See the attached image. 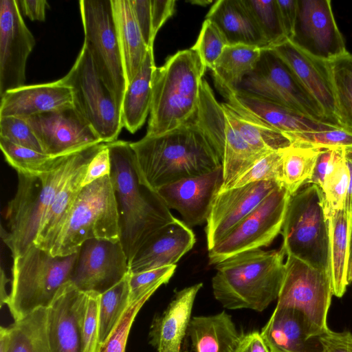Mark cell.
I'll return each instance as SVG.
<instances>
[{
	"label": "cell",
	"instance_id": "obj_19",
	"mask_svg": "<svg viewBox=\"0 0 352 352\" xmlns=\"http://www.w3.org/2000/svg\"><path fill=\"white\" fill-rule=\"evenodd\" d=\"M280 186L282 184L275 181H262L219 191L213 200L206 221L208 250L213 248Z\"/></svg>",
	"mask_w": 352,
	"mask_h": 352
},
{
	"label": "cell",
	"instance_id": "obj_11",
	"mask_svg": "<svg viewBox=\"0 0 352 352\" xmlns=\"http://www.w3.org/2000/svg\"><path fill=\"white\" fill-rule=\"evenodd\" d=\"M193 119L221 160L223 184L219 191L230 188L237 179L266 154L253 149L238 134L205 79L202 80L199 106Z\"/></svg>",
	"mask_w": 352,
	"mask_h": 352
},
{
	"label": "cell",
	"instance_id": "obj_20",
	"mask_svg": "<svg viewBox=\"0 0 352 352\" xmlns=\"http://www.w3.org/2000/svg\"><path fill=\"white\" fill-rule=\"evenodd\" d=\"M88 296V292L68 281L47 307V334L52 352H81Z\"/></svg>",
	"mask_w": 352,
	"mask_h": 352
},
{
	"label": "cell",
	"instance_id": "obj_47",
	"mask_svg": "<svg viewBox=\"0 0 352 352\" xmlns=\"http://www.w3.org/2000/svg\"><path fill=\"white\" fill-rule=\"evenodd\" d=\"M283 151H271L262 156L235 181L230 188L262 181H275L281 184Z\"/></svg>",
	"mask_w": 352,
	"mask_h": 352
},
{
	"label": "cell",
	"instance_id": "obj_44",
	"mask_svg": "<svg viewBox=\"0 0 352 352\" xmlns=\"http://www.w3.org/2000/svg\"><path fill=\"white\" fill-rule=\"evenodd\" d=\"M288 138L292 144L314 148H352V131L344 128L296 133L289 135Z\"/></svg>",
	"mask_w": 352,
	"mask_h": 352
},
{
	"label": "cell",
	"instance_id": "obj_9",
	"mask_svg": "<svg viewBox=\"0 0 352 352\" xmlns=\"http://www.w3.org/2000/svg\"><path fill=\"white\" fill-rule=\"evenodd\" d=\"M79 5L85 33L83 45L121 111L127 82L111 0H81Z\"/></svg>",
	"mask_w": 352,
	"mask_h": 352
},
{
	"label": "cell",
	"instance_id": "obj_24",
	"mask_svg": "<svg viewBox=\"0 0 352 352\" xmlns=\"http://www.w3.org/2000/svg\"><path fill=\"white\" fill-rule=\"evenodd\" d=\"M195 241L191 228L175 218L157 230L141 248L129 264V272L176 265L192 248Z\"/></svg>",
	"mask_w": 352,
	"mask_h": 352
},
{
	"label": "cell",
	"instance_id": "obj_23",
	"mask_svg": "<svg viewBox=\"0 0 352 352\" xmlns=\"http://www.w3.org/2000/svg\"><path fill=\"white\" fill-rule=\"evenodd\" d=\"M261 335L270 352H322L319 335L299 310L278 307Z\"/></svg>",
	"mask_w": 352,
	"mask_h": 352
},
{
	"label": "cell",
	"instance_id": "obj_36",
	"mask_svg": "<svg viewBox=\"0 0 352 352\" xmlns=\"http://www.w3.org/2000/svg\"><path fill=\"white\" fill-rule=\"evenodd\" d=\"M221 105L232 127L257 152L265 154L282 151L292 145L290 139L280 131L226 102H221Z\"/></svg>",
	"mask_w": 352,
	"mask_h": 352
},
{
	"label": "cell",
	"instance_id": "obj_55",
	"mask_svg": "<svg viewBox=\"0 0 352 352\" xmlns=\"http://www.w3.org/2000/svg\"><path fill=\"white\" fill-rule=\"evenodd\" d=\"M236 352H270L261 333L254 331L243 335Z\"/></svg>",
	"mask_w": 352,
	"mask_h": 352
},
{
	"label": "cell",
	"instance_id": "obj_6",
	"mask_svg": "<svg viewBox=\"0 0 352 352\" xmlns=\"http://www.w3.org/2000/svg\"><path fill=\"white\" fill-rule=\"evenodd\" d=\"M90 239L120 241L118 202L111 175L82 188L48 252L65 257Z\"/></svg>",
	"mask_w": 352,
	"mask_h": 352
},
{
	"label": "cell",
	"instance_id": "obj_33",
	"mask_svg": "<svg viewBox=\"0 0 352 352\" xmlns=\"http://www.w3.org/2000/svg\"><path fill=\"white\" fill-rule=\"evenodd\" d=\"M47 308H38L9 327H1L0 352H52L46 327Z\"/></svg>",
	"mask_w": 352,
	"mask_h": 352
},
{
	"label": "cell",
	"instance_id": "obj_61",
	"mask_svg": "<svg viewBox=\"0 0 352 352\" xmlns=\"http://www.w3.org/2000/svg\"><path fill=\"white\" fill-rule=\"evenodd\" d=\"M345 155L346 160L352 163V148L346 149Z\"/></svg>",
	"mask_w": 352,
	"mask_h": 352
},
{
	"label": "cell",
	"instance_id": "obj_8",
	"mask_svg": "<svg viewBox=\"0 0 352 352\" xmlns=\"http://www.w3.org/2000/svg\"><path fill=\"white\" fill-rule=\"evenodd\" d=\"M282 235L286 255L330 274L329 220L320 186L306 184L291 195Z\"/></svg>",
	"mask_w": 352,
	"mask_h": 352
},
{
	"label": "cell",
	"instance_id": "obj_49",
	"mask_svg": "<svg viewBox=\"0 0 352 352\" xmlns=\"http://www.w3.org/2000/svg\"><path fill=\"white\" fill-rule=\"evenodd\" d=\"M0 138L14 144L43 153L37 137L25 118L0 117Z\"/></svg>",
	"mask_w": 352,
	"mask_h": 352
},
{
	"label": "cell",
	"instance_id": "obj_2",
	"mask_svg": "<svg viewBox=\"0 0 352 352\" xmlns=\"http://www.w3.org/2000/svg\"><path fill=\"white\" fill-rule=\"evenodd\" d=\"M106 144L118 202L120 243L129 265L145 243L175 217L159 194L140 182L131 142L116 140Z\"/></svg>",
	"mask_w": 352,
	"mask_h": 352
},
{
	"label": "cell",
	"instance_id": "obj_60",
	"mask_svg": "<svg viewBox=\"0 0 352 352\" xmlns=\"http://www.w3.org/2000/svg\"><path fill=\"white\" fill-rule=\"evenodd\" d=\"M212 1L201 0V1H190L189 2H190L192 4L201 5V6H207L208 4L212 3Z\"/></svg>",
	"mask_w": 352,
	"mask_h": 352
},
{
	"label": "cell",
	"instance_id": "obj_5",
	"mask_svg": "<svg viewBox=\"0 0 352 352\" xmlns=\"http://www.w3.org/2000/svg\"><path fill=\"white\" fill-rule=\"evenodd\" d=\"M206 70L192 47L177 52L155 69L146 135L172 131L192 120L197 111Z\"/></svg>",
	"mask_w": 352,
	"mask_h": 352
},
{
	"label": "cell",
	"instance_id": "obj_59",
	"mask_svg": "<svg viewBox=\"0 0 352 352\" xmlns=\"http://www.w3.org/2000/svg\"><path fill=\"white\" fill-rule=\"evenodd\" d=\"M347 278H348L349 283H351L352 282V237H351V247H350V255H349V265H348Z\"/></svg>",
	"mask_w": 352,
	"mask_h": 352
},
{
	"label": "cell",
	"instance_id": "obj_15",
	"mask_svg": "<svg viewBox=\"0 0 352 352\" xmlns=\"http://www.w3.org/2000/svg\"><path fill=\"white\" fill-rule=\"evenodd\" d=\"M290 41L311 56L329 61L347 51L329 0H298V12Z\"/></svg>",
	"mask_w": 352,
	"mask_h": 352
},
{
	"label": "cell",
	"instance_id": "obj_31",
	"mask_svg": "<svg viewBox=\"0 0 352 352\" xmlns=\"http://www.w3.org/2000/svg\"><path fill=\"white\" fill-rule=\"evenodd\" d=\"M127 85L140 70L148 50L129 0H111Z\"/></svg>",
	"mask_w": 352,
	"mask_h": 352
},
{
	"label": "cell",
	"instance_id": "obj_22",
	"mask_svg": "<svg viewBox=\"0 0 352 352\" xmlns=\"http://www.w3.org/2000/svg\"><path fill=\"white\" fill-rule=\"evenodd\" d=\"M270 48L291 68L328 120L337 127L344 128L338 117L329 61L311 56L289 40Z\"/></svg>",
	"mask_w": 352,
	"mask_h": 352
},
{
	"label": "cell",
	"instance_id": "obj_40",
	"mask_svg": "<svg viewBox=\"0 0 352 352\" xmlns=\"http://www.w3.org/2000/svg\"><path fill=\"white\" fill-rule=\"evenodd\" d=\"M329 63L340 124L352 131V54L346 52Z\"/></svg>",
	"mask_w": 352,
	"mask_h": 352
},
{
	"label": "cell",
	"instance_id": "obj_18",
	"mask_svg": "<svg viewBox=\"0 0 352 352\" xmlns=\"http://www.w3.org/2000/svg\"><path fill=\"white\" fill-rule=\"evenodd\" d=\"M129 273L120 242L90 239L82 245L70 280L79 290L102 294Z\"/></svg>",
	"mask_w": 352,
	"mask_h": 352
},
{
	"label": "cell",
	"instance_id": "obj_54",
	"mask_svg": "<svg viewBox=\"0 0 352 352\" xmlns=\"http://www.w3.org/2000/svg\"><path fill=\"white\" fill-rule=\"evenodd\" d=\"M282 24L288 40L294 34L298 12V0H276Z\"/></svg>",
	"mask_w": 352,
	"mask_h": 352
},
{
	"label": "cell",
	"instance_id": "obj_53",
	"mask_svg": "<svg viewBox=\"0 0 352 352\" xmlns=\"http://www.w3.org/2000/svg\"><path fill=\"white\" fill-rule=\"evenodd\" d=\"M344 149H322L318 154L312 176L307 184H313L321 187L328 170Z\"/></svg>",
	"mask_w": 352,
	"mask_h": 352
},
{
	"label": "cell",
	"instance_id": "obj_12",
	"mask_svg": "<svg viewBox=\"0 0 352 352\" xmlns=\"http://www.w3.org/2000/svg\"><path fill=\"white\" fill-rule=\"evenodd\" d=\"M237 91L287 107L312 120L333 125L291 68L272 48L261 49L255 68L244 78Z\"/></svg>",
	"mask_w": 352,
	"mask_h": 352
},
{
	"label": "cell",
	"instance_id": "obj_14",
	"mask_svg": "<svg viewBox=\"0 0 352 352\" xmlns=\"http://www.w3.org/2000/svg\"><path fill=\"white\" fill-rule=\"evenodd\" d=\"M333 294L329 273L287 255L278 307L300 311L320 336L329 329L327 318Z\"/></svg>",
	"mask_w": 352,
	"mask_h": 352
},
{
	"label": "cell",
	"instance_id": "obj_21",
	"mask_svg": "<svg viewBox=\"0 0 352 352\" xmlns=\"http://www.w3.org/2000/svg\"><path fill=\"white\" fill-rule=\"evenodd\" d=\"M223 184L222 166L160 188L157 192L169 209L176 210L189 228L207 221L213 200Z\"/></svg>",
	"mask_w": 352,
	"mask_h": 352
},
{
	"label": "cell",
	"instance_id": "obj_13",
	"mask_svg": "<svg viewBox=\"0 0 352 352\" xmlns=\"http://www.w3.org/2000/svg\"><path fill=\"white\" fill-rule=\"evenodd\" d=\"M291 195L282 185L208 250L210 265L269 245L280 232Z\"/></svg>",
	"mask_w": 352,
	"mask_h": 352
},
{
	"label": "cell",
	"instance_id": "obj_43",
	"mask_svg": "<svg viewBox=\"0 0 352 352\" xmlns=\"http://www.w3.org/2000/svg\"><path fill=\"white\" fill-rule=\"evenodd\" d=\"M270 45H278L288 40L280 16L276 0H242Z\"/></svg>",
	"mask_w": 352,
	"mask_h": 352
},
{
	"label": "cell",
	"instance_id": "obj_39",
	"mask_svg": "<svg viewBox=\"0 0 352 352\" xmlns=\"http://www.w3.org/2000/svg\"><path fill=\"white\" fill-rule=\"evenodd\" d=\"M129 274L114 286L100 294L98 305L100 345L109 337L130 305Z\"/></svg>",
	"mask_w": 352,
	"mask_h": 352
},
{
	"label": "cell",
	"instance_id": "obj_1",
	"mask_svg": "<svg viewBox=\"0 0 352 352\" xmlns=\"http://www.w3.org/2000/svg\"><path fill=\"white\" fill-rule=\"evenodd\" d=\"M193 118L172 131L131 142L141 183L157 192L165 185L221 166L217 152Z\"/></svg>",
	"mask_w": 352,
	"mask_h": 352
},
{
	"label": "cell",
	"instance_id": "obj_32",
	"mask_svg": "<svg viewBox=\"0 0 352 352\" xmlns=\"http://www.w3.org/2000/svg\"><path fill=\"white\" fill-rule=\"evenodd\" d=\"M155 68L153 48H149L138 74L127 85L122 104V125L131 133H135L142 127L150 113Z\"/></svg>",
	"mask_w": 352,
	"mask_h": 352
},
{
	"label": "cell",
	"instance_id": "obj_57",
	"mask_svg": "<svg viewBox=\"0 0 352 352\" xmlns=\"http://www.w3.org/2000/svg\"><path fill=\"white\" fill-rule=\"evenodd\" d=\"M9 281V279L6 277V274L4 273L3 270L1 268V306L2 307L3 304L6 305L8 295L6 291V285Z\"/></svg>",
	"mask_w": 352,
	"mask_h": 352
},
{
	"label": "cell",
	"instance_id": "obj_51",
	"mask_svg": "<svg viewBox=\"0 0 352 352\" xmlns=\"http://www.w3.org/2000/svg\"><path fill=\"white\" fill-rule=\"evenodd\" d=\"M111 162L107 144L89 162L82 183V187L107 175H110Z\"/></svg>",
	"mask_w": 352,
	"mask_h": 352
},
{
	"label": "cell",
	"instance_id": "obj_17",
	"mask_svg": "<svg viewBox=\"0 0 352 352\" xmlns=\"http://www.w3.org/2000/svg\"><path fill=\"white\" fill-rule=\"evenodd\" d=\"M35 45L15 0L0 1V96L25 85L28 58Z\"/></svg>",
	"mask_w": 352,
	"mask_h": 352
},
{
	"label": "cell",
	"instance_id": "obj_3",
	"mask_svg": "<svg viewBox=\"0 0 352 352\" xmlns=\"http://www.w3.org/2000/svg\"><path fill=\"white\" fill-rule=\"evenodd\" d=\"M285 253L255 249L236 254L215 265L213 295L228 309L263 311L278 298L285 273Z\"/></svg>",
	"mask_w": 352,
	"mask_h": 352
},
{
	"label": "cell",
	"instance_id": "obj_37",
	"mask_svg": "<svg viewBox=\"0 0 352 352\" xmlns=\"http://www.w3.org/2000/svg\"><path fill=\"white\" fill-rule=\"evenodd\" d=\"M0 147L5 160L17 174L36 177L52 172L69 155H50L14 144L3 138H0Z\"/></svg>",
	"mask_w": 352,
	"mask_h": 352
},
{
	"label": "cell",
	"instance_id": "obj_38",
	"mask_svg": "<svg viewBox=\"0 0 352 352\" xmlns=\"http://www.w3.org/2000/svg\"><path fill=\"white\" fill-rule=\"evenodd\" d=\"M321 150L292 144L283 151L281 184L291 195L308 184Z\"/></svg>",
	"mask_w": 352,
	"mask_h": 352
},
{
	"label": "cell",
	"instance_id": "obj_46",
	"mask_svg": "<svg viewBox=\"0 0 352 352\" xmlns=\"http://www.w3.org/2000/svg\"><path fill=\"white\" fill-rule=\"evenodd\" d=\"M227 45L228 43L221 31L213 22L206 19L192 48L197 53L206 68L212 71Z\"/></svg>",
	"mask_w": 352,
	"mask_h": 352
},
{
	"label": "cell",
	"instance_id": "obj_34",
	"mask_svg": "<svg viewBox=\"0 0 352 352\" xmlns=\"http://www.w3.org/2000/svg\"><path fill=\"white\" fill-rule=\"evenodd\" d=\"M261 49L245 45H228L212 70L214 85L222 96L236 92L244 78L255 68Z\"/></svg>",
	"mask_w": 352,
	"mask_h": 352
},
{
	"label": "cell",
	"instance_id": "obj_27",
	"mask_svg": "<svg viewBox=\"0 0 352 352\" xmlns=\"http://www.w3.org/2000/svg\"><path fill=\"white\" fill-rule=\"evenodd\" d=\"M73 104L70 88L60 79L52 82L24 85L1 97L0 117L30 116Z\"/></svg>",
	"mask_w": 352,
	"mask_h": 352
},
{
	"label": "cell",
	"instance_id": "obj_30",
	"mask_svg": "<svg viewBox=\"0 0 352 352\" xmlns=\"http://www.w3.org/2000/svg\"><path fill=\"white\" fill-rule=\"evenodd\" d=\"M329 220L330 245V275L333 294L342 297L349 284L348 265L352 237V218L345 202L342 209L327 214Z\"/></svg>",
	"mask_w": 352,
	"mask_h": 352
},
{
	"label": "cell",
	"instance_id": "obj_16",
	"mask_svg": "<svg viewBox=\"0 0 352 352\" xmlns=\"http://www.w3.org/2000/svg\"><path fill=\"white\" fill-rule=\"evenodd\" d=\"M25 119L43 153L50 155H65L104 143L73 104Z\"/></svg>",
	"mask_w": 352,
	"mask_h": 352
},
{
	"label": "cell",
	"instance_id": "obj_41",
	"mask_svg": "<svg viewBox=\"0 0 352 352\" xmlns=\"http://www.w3.org/2000/svg\"><path fill=\"white\" fill-rule=\"evenodd\" d=\"M133 14L148 48L153 43L159 30L173 14L174 0H129Z\"/></svg>",
	"mask_w": 352,
	"mask_h": 352
},
{
	"label": "cell",
	"instance_id": "obj_58",
	"mask_svg": "<svg viewBox=\"0 0 352 352\" xmlns=\"http://www.w3.org/2000/svg\"><path fill=\"white\" fill-rule=\"evenodd\" d=\"M348 166L350 172V184L346 195V202L351 211L352 218V163L347 160Z\"/></svg>",
	"mask_w": 352,
	"mask_h": 352
},
{
	"label": "cell",
	"instance_id": "obj_52",
	"mask_svg": "<svg viewBox=\"0 0 352 352\" xmlns=\"http://www.w3.org/2000/svg\"><path fill=\"white\" fill-rule=\"evenodd\" d=\"M319 338L322 352H352V333L349 331L336 332L329 329Z\"/></svg>",
	"mask_w": 352,
	"mask_h": 352
},
{
	"label": "cell",
	"instance_id": "obj_4",
	"mask_svg": "<svg viewBox=\"0 0 352 352\" xmlns=\"http://www.w3.org/2000/svg\"><path fill=\"white\" fill-rule=\"evenodd\" d=\"M105 144H94L69 154L58 167L42 177L17 174L16 192L6 210L8 230L1 228L2 240L12 258L34 244L45 213L68 177Z\"/></svg>",
	"mask_w": 352,
	"mask_h": 352
},
{
	"label": "cell",
	"instance_id": "obj_26",
	"mask_svg": "<svg viewBox=\"0 0 352 352\" xmlns=\"http://www.w3.org/2000/svg\"><path fill=\"white\" fill-rule=\"evenodd\" d=\"M226 102L286 135L333 129L335 126L312 120L306 116L251 94L236 91L223 96Z\"/></svg>",
	"mask_w": 352,
	"mask_h": 352
},
{
	"label": "cell",
	"instance_id": "obj_56",
	"mask_svg": "<svg viewBox=\"0 0 352 352\" xmlns=\"http://www.w3.org/2000/svg\"><path fill=\"white\" fill-rule=\"evenodd\" d=\"M24 14L32 21H44L46 8L49 7L45 0H23L19 1Z\"/></svg>",
	"mask_w": 352,
	"mask_h": 352
},
{
	"label": "cell",
	"instance_id": "obj_35",
	"mask_svg": "<svg viewBox=\"0 0 352 352\" xmlns=\"http://www.w3.org/2000/svg\"><path fill=\"white\" fill-rule=\"evenodd\" d=\"M90 161L82 164L66 180L45 213L34 244L46 251L51 249L56 234L82 188V181Z\"/></svg>",
	"mask_w": 352,
	"mask_h": 352
},
{
	"label": "cell",
	"instance_id": "obj_7",
	"mask_svg": "<svg viewBox=\"0 0 352 352\" xmlns=\"http://www.w3.org/2000/svg\"><path fill=\"white\" fill-rule=\"evenodd\" d=\"M79 252L52 256L33 244L13 258L6 305L14 320L50 305L60 288L70 280Z\"/></svg>",
	"mask_w": 352,
	"mask_h": 352
},
{
	"label": "cell",
	"instance_id": "obj_25",
	"mask_svg": "<svg viewBox=\"0 0 352 352\" xmlns=\"http://www.w3.org/2000/svg\"><path fill=\"white\" fill-rule=\"evenodd\" d=\"M202 285L199 283L177 292L166 309L153 318L149 342L157 352H180L194 301Z\"/></svg>",
	"mask_w": 352,
	"mask_h": 352
},
{
	"label": "cell",
	"instance_id": "obj_42",
	"mask_svg": "<svg viewBox=\"0 0 352 352\" xmlns=\"http://www.w3.org/2000/svg\"><path fill=\"white\" fill-rule=\"evenodd\" d=\"M344 149L328 170L320 187L326 213L342 209L345 206L350 184V172Z\"/></svg>",
	"mask_w": 352,
	"mask_h": 352
},
{
	"label": "cell",
	"instance_id": "obj_48",
	"mask_svg": "<svg viewBox=\"0 0 352 352\" xmlns=\"http://www.w3.org/2000/svg\"><path fill=\"white\" fill-rule=\"evenodd\" d=\"M147 295L130 304L107 340L100 346L98 352H126V346L132 324L144 304Z\"/></svg>",
	"mask_w": 352,
	"mask_h": 352
},
{
	"label": "cell",
	"instance_id": "obj_50",
	"mask_svg": "<svg viewBox=\"0 0 352 352\" xmlns=\"http://www.w3.org/2000/svg\"><path fill=\"white\" fill-rule=\"evenodd\" d=\"M81 339V352H98V305L100 294L89 292Z\"/></svg>",
	"mask_w": 352,
	"mask_h": 352
},
{
	"label": "cell",
	"instance_id": "obj_45",
	"mask_svg": "<svg viewBox=\"0 0 352 352\" xmlns=\"http://www.w3.org/2000/svg\"><path fill=\"white\" fill-rule=\"evenodd\" d=\"M176 265L129 274V305L142 297L151 295L166 284L175 273Z\"/></svg>",
	"mask_w": 352,
	"mask_h": 352
},
{
	"label": "cell",
	"instance_id": "obj_28",
	"mask_svg": "<svg viewBox=\"0 0 352 352\" xmlns=\"http://www.w3.org/2000/svg\"><path fill=\"white\" fill-rule=\"evenodd\" d=\"M206 19L219 28L228 45L270 48L268 42L242 0L217 1Z\"/></svg>",
	"mask_w": 352,
	"mask_h": 352
},
{
	"label": "cell",
	"instance_id": "obj_29",
	"mask_svg": "<svg viewBox=\"0 0 352 352\" xmlns=\"http://www.w3.org/2000/svg\"><path fill=\"white\" fill-rule=\"evenodd\" d=\"M187 335L191 352H236L243 336L225 311L191 318Z\"/></svg>",
	"mask_w": 352,
	"mask_h": 352
},
{
	"label": "cell",
	"instance_id": "obj_10",
	"mask_svg": "<svg viewBox=\"0 0 352 352\" xmlns=\"http://www.w3.org/2000/svg\"><path fill=\"white\" fill-rule=\"evenodd\" d=\"M60 80L72 91L73 106L102 142L117 140L123 127L121 111L96 72L85 45L72 69Z\"/></svg>",
	"mask_w": 352,
	"mask_h": 352
}]
</instances>
